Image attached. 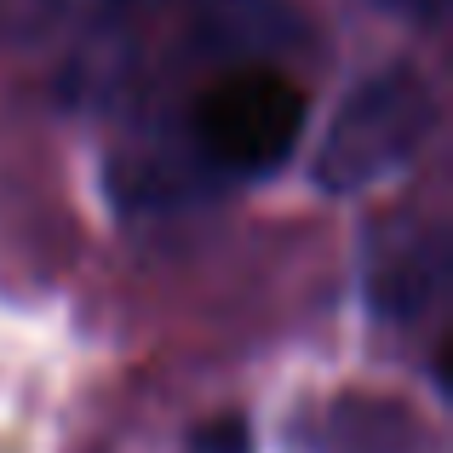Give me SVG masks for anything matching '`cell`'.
<instances>
[{
    "label": "cell",
    "instance_id": "277c9868",
    "mask_svg": "<svg viewBox=\"0 0 453 453\" xmlns=\"http://www.w3.org/2000/svg\"><path fill=\"white\" fill-rule=\"evenodd\" d=\"M442 281H448V235L442 230H413L373 258L367 299L390 321H419L425 310L442 299Z\"/></svg>",
    "mask_w": 453,
    "mask_h": 453
},
{
    "label": "cell",
    "instance_id": "ba28073f",
    "mask_svg": "<svg viewBox=\"0 0 453 453\" xmlns=\"http://www.w3.org/2000/svg\"><path fill=\"white\" fill-rule=\"evenodd\" d=\"M385 12H402V18H419V23H436L442 18V0H379Z\"/></svg>",
    "mask_w": 453,
    "mask_h": 453
},
{
    "label": "cell",
    "instance_id": "52a82bcc",
    "mask_svg": "<svg viewBox=\"0 0 453 453\" xmlns=\"http://www.w3.org/2000/svg\"><path fill=\"white\" fill-rule=\"evenodd\" d=\"M189 453H253V436H247V425L235 413H219L189 436Z\"/></svg>",
    "mask_w": 453,
    "mask_h": 453
},
{
    "label": "cell",
    "instance_id": "6da1fadb",
    "mask_svg": "<svg viewBox=\"0 0 453 453\" xmlns=\"http://www.w3.org/2000/svg\"><path fill=\"white\" fill-rule=\"evenodd\" d=\"M436 127V98L419 69H379L333 110L316 150V184L333 196H362L419 161Z\"/></svg>",
    "mask_w": 453,
    "mask_h": 453
},
{
    "label": "cell",
    "instance_id": "5b68a950",
    "mask_svg": "<svg viewBox=\"0 0 453 453\" xmlns=\"http://www.w3.org/2000/svg\"><path fill=\"white\" fill-rule=\"evenodd\" d=\"M419 431L413 413L379 396H350L327 413V448L333 453H413Z\"/></svg>",
    "mask_w": 453,
    "mask_h": 453
},
{
    "label": "cell",
    "instance_id": "7a4b0ae2",
    "mask_svg": "<svg viewBox=\"0 0 453 453\" xmlns=\"http://www.w3.org/2000/svg\"><path fill=\"white\" fill-rule=\"evenodd\" d=\"M304 121L310 104L299 81H288L270 64H253L219 75L201 92L184 121V138L212 178H258L293 155V144L304 138Z\"/></svg>",
    "mask_w": 453,
    "mask_h": 453
},
{
    "label": "cell",
    "instance_id": "8992f818",
    "mask_svg": "<svg viewBox=\"0 0 453 453\" xmlns=\"http://www.w3.org/2000/svg\"><path fill=\"white\" fill-rule=\"evenodd\" d=\"M46 6H58L64 18L87 23V29H138V23L161 18L173 6H196V0H46Z\"/></svg>",
    "mask_w": 453,
    "mask_h": 453
},
{
    "label": "cell",
    "instance_id": "3957f363",
    "mask_svg": "<svg viewBox=\"0 0 453 453\" xmlns=\"http://www.w3.org/2000/svg\"><path fill=\"white\" fill-rule=\"evenodd\" d=\"M299 41L304 18L288 0H201L196 6V46L219 58H242L235 69H253L270 52H293Z\"/></svg>",
    "mask_w": 453,
    "mask_h": 453
}]
</instances>
